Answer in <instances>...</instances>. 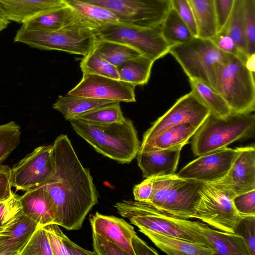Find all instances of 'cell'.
<instances>
[{"label":"cell","instance_id":"obj_10","mask_svg":"<svg viewBox=\"0 0 255 255\" xmlns=\"http://www.w3.org/2000/svg\"><path fill=\"white\" fill-rule=\"evenodd\" d=\"M95 40L93 31L79 25L49 32L34 31L21 26L14 38V42L32 48L60 50L84 56L93 48Z\"/></svg>","mask_w":255,"mask_h":255},{"label":"cell","instance_id":"obj_6","mask_svg":"<svg viewBox=\"0 0 255 255\" xmlns=\"http://www.w3.org/2000/svg\"><path fill=\"white\" fill-rule=\"evenodd\" d=\"M152 180V192L145 203L173 217L195 218L194 204L202 181L182 178L175 173L153 177Z\"/></svg>","mask_w":255,"mask_h":255},{"label":"cell","instance_id":"obj_18","mask_svg":"<svg viewBox=\"0 0 255 255\" xmlns=\"http://www.w3.org/2000/svg\"><path fill=\"white\" fill-rule=\"evenodd\" d=\"M38 224L22 212L0 228V255H20Z\"/></svg>","mask_w":255,"mask_h":255},{"label":"cell","instance_id":"obj_25","mask_svg":"<svg viewBox=\"0 0 255 255\" xmlns=\"http://www.w3.org/2000/svg\"><path fill=\"white\" fill-rule=\"evenodd\" d=\"M161 251L168 255H213V250L181 239L150 232H143Z\"/></svg>","mask_w":255,"mask_h":255},{"label":"cell","instance_id":"obj_50","mask_svg":"<svg viewBox=\"0 0 255 255\" xmlns=\"http://www.w3.org/2000/svg\"><path fill=\"white\" fill-rule=\"evenodd\" d=\"M9 23L10 22L5 19L0 11V32L6 28Z\"/></svg>","mask_w":255,"mask_h":255},{"label":"cell","instance_id":"obj_24","mask_svg":"<svg viewBox=\"0 0 255 255\" xmlns=\"http://www.w3.org/2000/svg\"><path fill=\"white\" fill-rule=\"evenodd\" d=\"M198 128L188 123L173 126L145 143H141L139 151H153L184 146L189 143Z\"/></svg>","mask_w":255,"mask_h":255},{"label":"cell","instance_id":"obj_23","mask_svg":"<svg viewBox=\"0 0 255 255\" xmlns=\"http://www.w3.org/2000/svg\"><path fill=\"white\" fill-rule=\"evenodd\" d=\"M238 149L228 173L236 195L255 190V145L238 147Z\"/></svg>","mask_w":255,"mask_h":255},{"label":"cell","instance_id":"obj_12","mask_svg":"<svg viewBox=\"0 0 255 255\" xmlns=\"http://www.w3.org/2000/svg\"><path fill=\"white\" fill-rule=\"evenodd\" d=\"M52 145H41L11 168L12 187L16 191H29L41 187L54 171Z\"/></svg>","mask_w":255,"mask_h":255},{"label":"cell","instance_id":"obj_34","mask_svg":"<svg viewBox=\"0 0 255 255\" xmlns=\"http://www.w3.org/2000/svg\"><path fill=\"white\" fill-rule=\"evenodd\" d=\"M161 27L163 35L171 47L194 37L188 26L171 8Z\"/></svg>","mask_w":255,"mask_h":255},{"label":"cell","instance_id":"obj_28","mask_svg":"<svg viewBox=\"0 0 255 255\" xmlns=\"http://www.w3.org/2000/svg\"><path fill=\"white\" fill-rule=\"evenodd\" d=\"M198 27V37L211 39L217 33L218 24L215 0H188Z\"/></svg>","mask_w":255,"mask_h":255},{"label":"cell","instance_id":"obj_38","mask_svg":"<svg viewBox=\"0 0 255 255\" xmlns=\"http://www.w3.org/2000/svg\"><path fill=\"white\" fill-rule=\"evenodd\" d=\"M20 255H53L47 235L42 227L34 231Z\"/></svg>","mask_w":255,"mask_h":255},{"label":"cell","instance_id":"obj_5","mask_svg":"<svg viewBox=\"0 0 255 255\" xmlns=\"http://www.w3.org/2000/svg\"><path fill=\"white\" fill-rule=\"evenodd\" d=\"M216 91L232 112L253 113L255 110L254 72L238 57L228 54L225 62L215 68Z\"/></svg>","mask_w":255,"mask_h":255},{"label":"cell","instance_id":"obj_22","mask_svg":"<svg viewBox=\"0 0 255 255\" xmlns=\"http://www.w3.org/2000/svg\"><path fill=\"white\" fill-rule=\"evenodd\" d=\"M67 4L64 0H0V11L9 22L22 24L35 16Z\"/></svg>","mask_w":255,"mask_h":255},{"label":"cell","instance_id":"obj_42","mask_svg":"<svg viewBox=\"0 0 255 255\" xmlns=\"http://www.w3.org/2000/svg\"><path fill=\"white\" fill-rule=\"evenodd\" d=\"M22 212L20 196L13 192L7 198L0 201V228Z\"/></svg>","mask_w":255,"mask_h":255},{"label":"cell","instance_id":"obj_8","mask_svg":"<svg viewBox=\"0 0 255 255\" xmlns=\"http://www.w3.org/2000/svg\"><path fill=\"white\" fill-rule=\"evenodd\" d=\"M115 207L121 216L128 219L141 233L150 232L171 236L210 249L201 235L181 226L174 217L165 214L145 202L124 200L116 203Z\"/></svg>","mask_w":255,"mask_h":255},{"label":"cell","instance_id":"obj_41","mask_svg":"<svg viewBox=\"0 0 255 255\" xmlns=\"http://www.w3.org/2000/svg\"><path fill=\"white\" fill-rule=\"evenodd\" d=\"M170 8L186 23L193 35L198 37V27L193 10L188 0H169Z\"/></svg>","mask_w":255,"mask_h":255},{"label":"cell","instance_id":"obj_26","mask_svg":"<svg viewBox=\"0 0 255 255\" xmlns=\"http://www.w3.org/2000/svg\"><path fill=\"white\" fill-rule=\"evenodd\" d=\"M115 102H117L67 95L59 96L53 105V108L61 112L68 121L97 107Z\"/></svg>","mask_w":255,"mask_h":255},{"label":"cell","instance_id":"obj_13","mask_svg":"<svg viewBox=\"0 0 255 255\" xmlns=\"http://www.w3.org/2000/svg\"><path fill=\"white\" fill-rule=\"evenodd\" d=\"M211 112L195 93L191 91L178 99L162 116L156 120L143 134L145 143L167 129L184 123L199 128Z\"/></svg>","mask_w":255,"mask_h":255},{"label":"cell","instance_id":"obj_11","mask_svg":"<svg viewBox=\"0 0 255 255\" xmlns=\"http://www.w3.org/2000/svg\"><path fill=\"white\" fill-rule=\"evenodd\" d=\"M102 6L115 14L122 23L143 27L160 25L170 6L169 0H79Z\"/></svg>","mask_w":255,"mask_h":255},{"label":"cell","instance_id":"obj_40","mask_svg":"<svg viewBox=\"0 0 255 255\" xmlns=\"http://www.w3.org/2000/svg\"><path fill=\"white\" fill-rule=\"evenodd\" d=\"M234 234L243 238L249 255H255V216H243L238 223Z\"/></svg>","mask_w":255,"mask_h":255},{"label":"cell","instance_id":"obj_19","mask_svg":"<svg viewBox=\"0 0 255 255\" xmlns=\"http://www.w3.org/2000/svg\"><path fill=\"white\" fill-rule=\"evenodd\" d=\"M184 146L148 151H138L137 165L145 178L174 174L177 170Z\"/></svg>","mask_w":255,"mask_h":255},{"label":"cell","instance_id":"obj_47","mask_svg":"<svg viewBox=\"0 0 255 255\" xmlns=\"http://www.w3.org/2000/svg\"><path fill=\"white\" fill-rule=\"evenodd\" d=\"M11 168L6 165H0V201L9 197L11 190Z\"/></svg>","mask_w":255,"mask_h":255},{"label":"cell","instance_id":"obj_35","mask_svg":"<svg viewBox=\"0 0 255 255\" xmlns=\"http://www.w3.org/2000/svg\"><path fill=\"white\" fill-rule=\"evenodd\" d=\"M72 119L95 125H107L123 122L126 118L123 116L120 102L105 105L97 107Z\"/></svg>","mask_w":255,"mask_h":255},{"label":"cell","instance_id":"obj_46","mask_svg":"<svg viewBox=\"0 0 255 255\" xmlns=\"http://www.w3.org/2000/svg\"><path fill=\"white\" fill-rule=\"evenodd\" d=\"M235 0H215L217 18L218 31L226 24Z\"/></svg>","mask_w":255,"mask_h":255},{"label":"cell","instance_id":"obj_1","mask_svg":"<svg viewBox=\"0 0 255 255\" xmlns=\"http://www.w3.org/2000/svg\"><path fill=\"white\" fill-rule=\"evenodd\" d=\"M54 171L40 187L55 204L57 223L68 230L80 229L86 217L98 203V193L89 168L80 162L67 135L52 144Z\"/></svg>","mask_w":255,"mask_h":255},{"label":"cell","instance_id":"obj_30","mask_svg":"<svg viewBox=\"0 0 255 255\" xmlns=\"http://www.w3.org/2000/svg\"><path fill=\"white\" fill-rule=\"evenodd\" d=\"M64 0L97 29L103 26L121 22L115 14L102 6L79 0Z\"/></svg>","mask_w":255,"mask_h":255},{"label":"cell","instance_id":"obj_27","mask_svg":"<svg viewBox=\"0 0 255 255\" xmlns=\"http://www.w3.org/2000/svg\"><path fill=\"white\" fill-rule=\"evenodd\" d=\"M221 31L232 38L242 59L246 63L249 57L244 18L243 0H234L228 19Z\"/></svg>","mask_w":255,"mask_h":255},{"label":"cell","instance_id":"obj_36","mask_svg":"<svg viewBox=\"0 0 255 255\" xmlns=\"http://www.w3.org/2000/svg\"><path fill=\"white\" fill-rule=\"evenodd\" d=\"M83 73H89L119 80L116 66L104 59L94 47L85 56L80 62Z\"/></svg>","mask_w":255,"mask_h":255},{"label":"cell","instance_id":"obj_33","mask_svg":"<svg viewBox=\"0 0 255 255\" xmlns=\"http://www.w3.org/2000/svg\"><path fill=\"white\" fill-rule=\"evenodd\" d=\"M94 47L104 59L116 67L128 60L141 55L132 47L115 41L96 39Z\"/></svg>","mask_w":255,"mask_h":255},{"label":"cell","instance_id":"obj_21","mask_svg":"<svg viewBox=\"0 0 255 255\" xmlns=\"http://www.w3.org/2000/svg\"><path fill=\"white\" fill-rule=\"evenodd\" d=\"M22 213L43 227L57 223L56 208L48 192L42 187L25 191L20 196Z\"/></svg>","mask_w":255,"mask_h":255},{"label":"cell","instance_id":"obj_4","mask_svg":"<svg viewBox=\"0 0 255 255\" xmlns=\"http://www.w3.org/2000/svg\"><path fill=\"white\" fill-rule=\"evenodd\" d=\"M255 128L253 113L232 112L223 117L210 113L192 136L193 153L199 156L226 147L235 141L253 136Z\"/></svg>","mask_w":255,"mask_h":255},{"label":"cell","instance_id":"obj_15","mask_svg":"<svg viewBox=\"0 0 255 255\" xmlns=\"http://www.w3.org/2000/svg\"><path fill=\"white\" fill-rule=\"evenodd\" d=\"M239 152L227 147L198 156L176 174L179 177L202 182L220 179L229 172Z\"/></svg>","mask_w":255,"mask_h":255},{"label":"cell","instance_id":"obj_43","mask_svg":"<svg viewBox=\"0 0 255 255\" xmlns=\"http://www.w3.org/2000/svg\"><path fill=\"white\" fill-rule=\"evenodd\" d=\"M93 252L98 255H127L115 242L107 237L92 232Z\"/></svg>","mask_w":255,"mask_h":255},{"label":"cell","instance_id":"obj_3","mask_svg":"<svg viewBox=\"0 0 255 255\" xmlns=\"http://www.w3.org/2000/svg\"><path fill=\"white\" fill-rule=\"evenodd\" d=\"M236 196L228 174L211 182H203L194 202L195 218L220 231L234 234L242 218L236 210Z\"/></svg>","mask_w":255,"mask_h":255},{"label":"cell","instance_id":"obj_31","mask_svg":"<svg viewBox=\"0 0 255 255\" xmlns=\"http://www.w3.org/2000/svg\"><path fill=\"white\" fill-rule=\"evenodd\" d=\"M189 81L191 91L209 108L211 113L223 117L232 112L223 97L210 86L194 78H189Z\"/></svg>","mask_w":255,"mask_h":255},{"label":"cell","instance_id":"obj_17","mask_svg":"<svg viewBox=\"0 0 255 255\" xmlns=\"http://www.w3.org/2000/svg\"><path fill=\"white\" fill-rule=\"evenodd\" d=\"M76 25L87 27L93 31L97 29L69 4L35 16L21 26L34 31L49 32Z\"/></svg>","mask_w":255,"mask_h":255},{"label":"cell","instance_id":"obj_9","mask_svg":"<svg viewBox=\"0 0 255 255\" xmlns=\"http://www.w3.org/2000/svg\"><path fill=\"white\" fill-rule=\"evenodd\" d=\"M161 24L143 27L119 22L101 27L93 33L96 39L129 45L154 62L169 53L171 48L163 35Z\"/></svg>","mask_w":255,"mask_h":255},{"label":"cell","instance_id":"obj_48","mask_svg":"<svg viewBox=\"0 0 255 255\" xmlns=\"http://www.w3.org/2000/svg\"><path fill=\"white\" fill-rule=\"evenodd\" d=\"M153 189L152 177L145 178L133 188L134 200L138 202H147L150 199Z\"/></svg>","mask_w":255,"mask_h":255},{"label":"cell","instance_id":"obj_14","mask_svg":"<svg viewBox=\"0 0 255 255\" xmlns=\"http://www.w3.org/2000/svg\"><path fill=\"white\" fill-rule=\"evenodd\" d=\"M135 87L120 80L83 73L81 80L67 95L114 102H134Z\"/></svg>","mask_w":255,"mask_h":255},{"label":"cell","instance_id":"obj_32","mask_svg":"<svg viewBox=\"0 0 255 255\" xmlns=\"http://www.w3.org/2000/svg\"><path fill=\"white\" fill-rule=\"evenodd\" d=\"M47 235L53 255H94L95 253L81 247L65 235L56 224L42 227Z\"/></svg>","mask_w":255,"mask_h":255},{"label":"cell","instance_id":"obj_29","mask_svg":"<svg viewBox=\"0 0 255 255\" xmlns=\"http://www.w3.org/2000/svg\"><path fill=\"white\" fill-rule=\"evenodd\" d=\"M154 61L142 55L128 60L117 67L119 80L135 86L147 83Z\"/></svg>","mask_w":255,"mask_h":255},{"label":"cell","instance_id":"obj_37","mask_svg":"<svg viewBox=\"0 0 255 255\" xmlns=\"http://www.w3.org/2000/svg\"><path fill=\"white\" fill-rule=\"evenodd\" d=\"M20 126L14 121L0 125V162L5 160L20 142Z\"/></svg>","mask_w":255,"mask_h":255},{"label":"cell","instance_id":"obj_45","mask_svg":"<svg viewBox=\"0 0 255 255\" xmlns=\"http://www.w3.org/2000/svg\"><path fill=\"white\" fill-rule=\"evenodd\" d=\"M210 40L221 51L236 56L243 61L234 41L230 36L225 32L221 31L217 32Z\"/></svg>","mask_w":255,"mask_h":255},{"label":"cell","instance_id":"obj_2","mask_svg":"<svg viewBox=\"0 0 255 255\" xmlns=\"http://www.w3.org/2000/svg\"><path fill=\"white\" fill-rule=\"evenodd\" d=\"M76 132L103 156L121 163H129L139 151L140 143L132 122L95 125L76 119L68 120Z\"/></svg>","mask_w":255,"mask_h":255},{"label":"cell","instance_id":"obj_44","mask_svg":"<svg viewBox=\"0 0 255 255\" xmlns=\"http://www.w3.org/2000/svg\"><path fill=\"white\" fill-rule=\"evenodd\" d=\"M234 204L241 216H255V190L236 195Z\"/></svg>","mask_w":255,"mask_h":255},{"label":"cell","instance_id":"obj_7","mask_svg":"<svg viewBox=\"0 0 255 255\" xmlns=\"http://www.w3.org/2000/svg\"><path fill=\"white\" fill-rule=\"evenodd\" d=\"M189 78L199 80L216 91L215 68L225 62L228 56L209 39L193 37L171 47L169 52Z\"/></svg>","mask_w":255,"mask_h":255},{"label":"cell","instance_id":"obj_16","mask_svg":"<svg viewBox=\"0 0 255 255\" xmlns=\"http://www.w3.org/2000/svg\"><path fill=\"white\" fill-rule=\"evenodd\" d=\"M178 223L204 238L215 255H249L243 238L238 235L209 227L207 224L175 217Z\"/></svg>","mask_w":255,"mask_h":255},{"label":"cell","instance_id":"obj_20","mask_svg":"<svg viewBox=\"0 0 255 255\" xmlns=\"http://www.w3.org/2000/svg\"><path fill=\"white\" fill-rule=\"evenodd\" d=\"M93 232L101 234L117 244L127 254L134 255L131 242L136 234L133 227L125 220L96 212L90 219Z\"/></svg>","mask_w":255,"mask_h":255},{"label":"cell","instance_id":"obj_49","mask_svg":"<svg viewBox=\"0 0 255 255\" xmlns=\"http://www.w3.org/2000/svg\"><path fill=\"white\" fill-rule=\"evenodd\" d=\"M131 244L134 255H158L155 250L149 247L144 241L139 238L136 234L132 236Z\"/></svg>","mask_w":255,"mask_h":255},{"label":"cell","instance_id":"obj_39","mask_svg":"<svg viewBox=\"0 0 255 255\" xmlns=\"http://www.w3.org/2000/svg\"><path fill=\"white\" fill-rule=\"evenodd\" d=\"M243 5L245 34L250 57L255 54V0H243Z\"/></svg>","mask_w":255,"mask_h":255}]
</instances>
